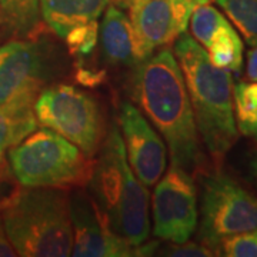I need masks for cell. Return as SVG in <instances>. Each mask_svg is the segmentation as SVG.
I'll return each mask as SVG.
<instances>
[{
    "label": "cell",
    "instance_id": "cell-20",
    "mask_svg": "<svg viewBox=\"0 0 257 257\" xmlns=\"http://www.w3.org/2000/svg\"><path fill=\"white\" fill-rule=\"evenodd\" d=\"M97 39H99L97 20L79 25L64 36L70 55L74 56L76 59H83L86 56L92 55L97 46Z\"/></svg>",
    "mask_w": 257,
    "mask_h": 257
},
{
    "label": "cell",
    "instance_id": "cell-10",
    "mask_svg": "<svg viewBox=\"0 0 257 257\" xmlns=\"http://www.w3.org/2000/svg\"><path fill=\"white\" fill-rule=\"evenodd\" d=\"M211 0H145L130 8L128 15L138 39L140 59L160 47L173 45L189 28L194 9Z\"/></svg>",
    "mask_w": 257,
    "mask_h": 257
},
{
    "label": "cell",
    "instance_id": "cell-24",
    "mask_svg": "<svg viewBox=\"0 0 257 257\" xmlns=\"http://www.w3.org/2000/svg\"><path fill=\"white\" fill-rule=\"evenodd\" d=\"M76 79L79 83H82L84 86H97L99 83L103 82L104 79V72H94V70H89V69H79Z\"/></svg>",
    "mask_w": 257,
    "mask_h": 257
},
{
    "label": "cell",
    "instance_id": "cell-13",
    "mask_svg": "<svg viewBox=\"0 0 257 257\" xmlns=\"http://www.w3.org/2000/svg\"><path fill=\"white\" fill-rule=\"evenodd\" d=\"M100 39L101 49L107 62L136 66L142 60L132 20L119 5H107L100 26Z\"/></svg>",
    "mask_w": 257,
    "mask_h": 257
},
{
    "label": "cell",
    "instance_id": "cell-22",
    "mask_svg": "<svg viewBox=\"0 0 257 257\" xmlns=\"http://www.w3.org/2000/svg\"><path fill=\"white\" fill-rule=\"evenodd\" d=\"M219 250L227 257H257V229L223 239Z\"/></svg>",
    "mask_w": 257,
    "mask_h": 257
},
{
    "label": "cell",
    "instance_id": "cell-3",
    "mask_svg": "<svg viewBox=\"0 0 257 257\" xmlns=\"http://www.w3.org/2000/svg\"><path fill=\"white\" fill-rule=\"evenodd\" d=\"M87 186L93 200L116 234L133 247L149 240V190L128 165L117 126H113L104 138Z\"/></svg>",
    "mask_w": 257,
    "mask_h": 257
},
{
    "label": "cell",
    "instance_id": "cell-14",
    "mask_svg": "<svg viewBox=\"0 0 257 257\" xmlns=\"http://www.w3.org/2000/svg\"><path fill=\"white\" fill-rule=\"evenodd\" d=\"M110 0H40V13L47 28L60 39L76 26L97 20Z\"/></svg>",
    "mask_w": 257,
    "mask_h": 257
},
{
    "label": "cell",
    "instance_id": "cell-16",
    "mask_svg": "<svg viewBox=\"0 0 257 257\" xmlns=\"http://www.w3.org/2000/svg\"><path fill=\"white\" fill-rule=\"evenodd\" d=\"M243 50V40L229 22L213 35L206 47L209 62L214 67L234 73L241 70Z\"/></svg>",
    "mask_w": 257,
    "mask_h": 257
},
{
    "label": "cell",
    "instance_id": "cell-26",
    "mask_svg": "<svg viewBox=\"0 0 257 257\" xmlns=\"http://www.w3.org/2000/svg\"><path fill=\"white\" fill-rule=\"evenodd\" d=\"M248 80L257 82V46H253V49L247 53V69H246Z\"/></svg>",
    "mask_w": 257,
    "mask_h": 257
},
{
    "label": "cell",
    "instance_id": "cell-6",
    "mask_svg": "<svg viewBox=\"0 0 257 257\" xmlns=\"http://www.w3.org/2000/svg\"><path fill=\"white\" fill-rule=\"evenodd\" d=\"M37 124L50 128L89 156L97 155L106 138L99 103L70 84L46 86L33 104Z\"/></svg>",
    "mask_w": 257,
    "mask_h": 257
},
{
    "label": "cell",
    "instance_id": "cell-29",
    "mask_svg": "<svg viewBox=\"0 0 257 257\" xmlns=\"http://www.w3.org/2000/svg\"><path fill=\"white\" fill-rule=\"evenodd\" d=\"M250 172H251V176L254 179V183L257 186V152L256 155L253 156V159L250 160Z\"/></svg>",
    "mask_w": 257,
    "mask_h": 257
},
{
    "label": "cell",
    "instance_id": "cell-7",
    "mask_svg": "<svg viewBox=\"0 0 257 257\" xmlns=\"http://www.w3.org/2000/svg\"><path fill=\"white\" fill-rule=\"evenodd\" d=\"M256 229V196L221 172L204 176L200 203V241L219 251L223 239Z\"/></svg>",
    "mask_w": 257,
    "mask_h": 257
},
{
    "label": "cell",
    "instance_id": "cell-21",
    "mask_svg": "<svg viewBox=\"0 0 257 257\" xmlns=\"http://www.w3.org/2000/svg\"><path fill=\"white\" fill-rule=\"evenodd\" d=\"M233 107L236 109L237 126L248 123L256 117L257 82H241L233 87Z\"/></svg>",
    "mask_w": 257,
    "mask_h": 257
},
{
    "label": "cell",
    "instance_id": "cell-19",
    "mask_svg": "<svg viewBox=\"0 0 257 257\" xmlns=\"http://www.w3.org/2000/svg\"><path fill=\"white\" fill-rule=\"evenodd\" d=\"M227 22L229 20L223 16V13L214 6H211L210 3L202 5L197 9H194L189 22L192 37L206 49L213 35Z\"/></svg>",
    "mask_w": 257,
    "mask_h": 257
},
{
    "label": "cell",
    "instance_id": "cell-2",
    "mask_svg": "<svg viewBox=\"0 0 257 257\" xmlns=\"http://www.w3.org/2000/svg\"><path fill=\"white\" fill-rule=\"evenodd\" d=\"M173 45L197 132L211 159L220 165L239 136L234 120L231 73L214 67L209 62L206 49L190 35L183 33Z\"/></svg>",
    "mask_w": 257,
    "mask_h": 257
},
{
    "label": "cell",
    "instance_id": "cell-8",
    "mask_svg": "<svg viewBox=\"0 0 257 257\" xmlns=\"http://www.w3.org/2000/svg\"><path fill=\"white\" fill-rule=\"evenodd\" d=\"M155 186L152 196L153 236L169 243L190 240L199 224L197 190L193 176L172 165Z\"/></svg>",
    "mask_w": 257,
    "mask_h": 257
},
{
    "label": "cell",
    "instance_id": "cell-15",
    "mask_svg": "<svg viewBox=\"0 0 257 257\" xmlns=\"http://www.w3.org/2000/svg\"><path fill=\"white\" fill-rule=\"evenodd\" d=\"M0 26L19 39H37L47 28L40 0H0Z\"/></svg>",
    "mask_w": 257,
    "mask_h": 257
},
{
    "label": "cell",
    "instance_id": "cell-4",
    "mask_svg": "<svg viewBox=\"0 0 257 257\" xmlns=\"http://www.w3.org/2000/svg\"><path fill=\"white\" fill-rule=\"evenodd\" d=\"M0 217L18 256L72 254L69 190L20 184L18 192L0 209Z\"/></svg>",
    "mask_w": 257,
    "mask_h": 257
},
{
    "label": "cell",
    "instance_id": "cell-27",
    "mask_svg": "<svg viewBox=\"0 0 257 257\" xmlns=\"http://www.w3.org/2000/svg\"><path fill=\"white\" fill-rule=\"evenodd\" d=\"M237 128H239L241 135L257 140V114L256 117L251 120V121L244 123V124H240V126H237Z\"/></svg>",
    "mask_w": 257,
    "mask_h": 257
},
{
    "label": "cell",
    "instance_id": "cell-9",
    "mask_svg": "<svg viewBox=\"0 0 257 257\" xmlns=\"http://www.w3.org/2000/svg\"><path fill=\"white\" fill-rule=\"evenodd\" d=\"M49 55L37 39H15L0 47V106H33L49 82Z\"/></svg>",
    "mask_w": 257,
    "mask_h": 257
},
{
    "label": "cell",
    "instance_id": "cell-28",
    "mask_svg": "<svg viewBox=\"0 0 257 257\" xmlns=\"http://www.w3.org/2000/svg\"><path fill=\"white\" fill-rule=\"evenodd\" d=\"M142 2H145V0H117V5L121 6L123 9H130V8L136 6V5L142 3Z\"/></svg>",
    "mask_w": 257,
    "mask_h": 257
},
{
    "label": "cell",
    "instance_id": "cell-17",
    "mask_svg": "<svg viewBox=\"0 0 257 257\" xmlns=\"http://www.w3.org/2000/svg\"><path fill=\"white\" fill-rule=\"evenodd\" d=\"M37 128L33 106H0V160L8 149L19 145Z\"/></svg>",
    "mask_w": 257,
    "mask_h": 257
},
{
    "label": "cell",
    "instance_id": "cell-5",
    "mask_svg": "<svg viewBox=\"0 0 257 257\" xmlns=\"http://www.w3.org/2000/svg\"><path fill=\"white\" fill-rule=\"evenodd\" d=\"M9 165L19 184L26 187H86L96 160L50 128L30 133L9 150Z\"/></svg>",
    "mask_w": 257,
    "mask_h": 257
},
{
    "label": "cell",
    "instance_id": "cell-12",
    "mask_svg": "<svg viewBox=\"0 0 257 257\" xmlns=\"http://www.w3.org/2000/svg\"><path fill=\"white\" fill-rule=\"evenodd\" d=\"M120 135L133 173L150 187L165 175L167 147L146 116L132 103H123L119 114Z\"/></svg>",
    "mask_w": 257,
    "mask_h": 257
},
{
    "label": "cell",
    "instance_id": "cell-23",
    "mask_svg": "<svg viewBox=\"0 0 257 257\" xmlns=\"http://www.w3.org/2000/svg\"><path fill=\"white\" fill-rule=\"evenodd\" d=\"M155 254L159 256H175V257H210L217 256V253L204 243H194V241H184V243H170L167 246L159 247L157 246Z\"/></svg>",
    "mask_w": 257,
    "mask_h": 257
},
{
    "label": "cell",
    "instance_id": "cell-18",
    "mask_svg": "<svg viewBox=\"0 0 257 257\" xmlns=\"http://www.w3.org/2000/svg\"><path fill=\"white\" fill-rule=\"evenodd\" d=\"M250 46H257V0H216Z\"/></svg>",
    "mask_w": 257,
    "mask_h": 257
},
{
    "label": "cell",
    "instance_id": "cell-11",
    "mask_svg": "<svg viewBox=\"0 0 257 257\" xmlns=\"http://www.w3.org/2000/svg\"><path fill=\"white\" fill-rule=\"evenodd\" d=\"M69 209L73 233L72 256L127 257L136 256V247L110 229L90 193L83 187L69 194Z\"/></svg>",
    "mask_w": 257,
    "mask_h": 257
},
{
    "label": "cell",
    "instance_id": "cell-1",
    "mask_svg": "<svg viewBox=\"0 0 257 257\" xmlns=\"http://www.w3.org/2000/svg\"><path fill=\"white\" fill-rule=\"evenodd\" d=\"M130 94L140 111L163 136L172 165L187 173L204 163L182 69L170 49H160L140 60L130 79Z\"/></svg>",
    "mask_w": 257,
    "mask_h": 257
},
{
    "label": "cell",
    "instance_id": "cell-25",
    "mask_svg": "<svg viewBox=\"0 0 257 257\" xmlns=\"http://www.w3.org/2000/svg\"><path fill=\"white\" fill-rule=\"evenodd\" d=\"M18 256L13 244L10 243L9 237L6 234V230L3 226V221L0 217V257H15Z\"/></svg>",
    "mask_w": 257,
    "mask_h": 257
}]
</instances>
